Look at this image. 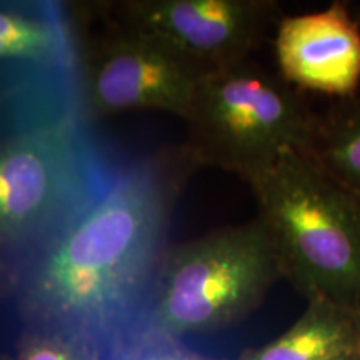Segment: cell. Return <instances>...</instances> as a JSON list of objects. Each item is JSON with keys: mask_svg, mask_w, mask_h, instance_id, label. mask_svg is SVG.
I'll use <instances>...</instances> for the list:
<instances>
[{"mask_svg": "<svg viewBox=\"0 0 360 360\" xmlns=\"http://www.w3.org/2000/svg\"><path fill=\"white\" fill-rule=\"evenodd\" d=\"M79 67L89 109L98 114L162 110L184 120L200 79L155 40L109 17L105 32L79 44Z\"/></svg>", "mask_w": 360, "mask_h": 360, "instance_id": "7", "label": "cell"}, {"mask_svg": "<svg viewBox=\"0 0 360 360\" xmlns=\"http://www.w3.org/2000/svg\"><path fill=\"white\" fill-rule=\"evenodd\" d=\"M317 112L281 74L250 60L199 79L184 146L193 167L254 182L287 152H307Z\"/></svg>", "mask_w": 360, "mask_h": 360, "instance_id": "4", "label": "cell"}, {"mask_svg": "<svg viewBox=\"0 0 360 360\" xmlns=\"http://www.w3.org/2000/svg\"><path fill=\"white\" fill-rule=\"evenodd\" d=\"M282 278L309 300L360 312V205L305 152L249 184Z\"/></svg>", "mask_w": 360, "mask_h": 360, "instance_id": "3", "label": "cell"}, {"mask_svg": "<svg viewBox=\"0 0 360 360\" xmlns=\"http://www.w3.org/2000/svg\"><path fill=\"white\" fill-rule=\"evenodd\" d=\"M77 37L65 8L53 4L0 7V39L70 40Z\"/></svg>", "mask_w": 360, "mask_h": 360, "instance_id": "11", "label": "cell"}, {"mask_svg": "<svg viewBox=\"0 0 360 360\" xmlns=\"http://www.w3.org/2000/svg\"><path fill=\"white\" fill-rule=\"evenodd\" d=\"M7 96H8V87L0 90V110H2V105H4V102H6Z\"/></svg>", "mask_w": 360, "mask_h": 360, "instance_id": "15", "label": "cell"}, {"mask_svg": "<svg viewBox=\"0 0 360 360\" xmlns=\"http://www.w3.org/2000/svg\"><path fill=\"white\" fill-rule=\"evenodd\" d=\"M305 154L360 205V90L315 115Z\"/></svg>", "mask_w": 360, "mask_h": 360, "instance_id": "10", "label": "cell"}, {"mask_svg": "<svg viewBox=\"0 0 360 360\" xmlns=\"http://www.w3.org/2000/svg\"><path fill=\"white\" fill-rule=\"evenodd\" d=\"M101 360H217L195 352L177 337L146 326L112 344Z\"/></svg>", "mask_w": 360, "mask_h": 360, "instance_id": "12", "label": "cell"}, {"mask_svg": "<svg viewBox=\"0 0 360 360\" xmlns=\"http://www.w3.org/2000/svg\"><path fill=\"white\" fill-rule=\"evenodd\" d=\"M17 289V270L8 264L0 262V299L15 292Z\"/></svg>", "mask_w": 360, "mask_h": 360, "instance_id": "14", "label": "cell"}, {"mask_svg": "<svg viewBox=\"0 0 360 360\" xmlns=\"http://www.w3.org/2000/svg\"><path fill=\"white\" fill-rule=\"evenodd\" d=\"M360 354V312L327 300H309L297 321L269 344L237 360H335Z\"/></svg>", "mask_w": 360, "mask_h": 360, "instance_id": "9", "label": "cell"}, {"mask_svg": "<svg viewBox=\"0 0 360 360\" xmlns=\"http://www.w3.org/2000/svg\"><path fill=\"white\" fill-rule=\"evenodd\" d=\"M117 24L155 40L200 77L250 60L283 17L277 0H122Z\"/></svg>", "mask_w": 360, "mask_h": 360, "instance_id": "6", "label": "cell"}, {"mask_svg": "<svg viewBox=\"0 0 360 360\" xmlns=\"http://www.w3.org/2000/svg\"><path fill=\"white\" fill-rule=\"evenodd\" d=\"M335 360H360V354L359 355H349V357H340Z\"/></svg>", "mask_w": 360, "mask_h": 360, "instance_id": "17", "label": "cell"}, {"mask_svg": "<svg viewBox=\"0 0 360 360\" xmlns=\"http://www.w3.org/2000/svg\"><path fill=\"white\" fill-rule=\"evenodd\" d=\"M278 74L297 90L337 98L360 90V24L352 4L283 15L274 39Z\"/></svg>", "mask_w": 360, "mask_h": 360, "instance_id": "8", "label": "cell"}, {"mask_svg": "<svg viewBox=\"0 0 360 360\" xmlns=\"http://www.w3.org/2000/svg\"><path fill=\"white\" fill-rule=\"evenodd\" d=\"M96 347L58 332L30 328L22 335L13 360H101Z\"/></svg>", "mask_w": 360, "mask_h": 360, "instance_id": "13", "label": "cell"}, {"mask_svg": "<svg viewBox=\"0 0 360 360\" xmlns=\"http://www.w3.org/2000/svg\"><path fill=\"white\" fill-rule=\"evenodd\" d=\"M120 167L90 127L79 62L39 65L20 85L19 120L0 134V262L17 270Z\"/></svg>", "mask_w": 360, "mask_h": 360, "instance_id": "2", "label": "cell"}, {"mask_svg": "<svg viewBox=\"0 0 360 360\" xmlns=\"http://www.w3.org/2000/svg\"><path fill=\"white\" fill-rule=\"evenodd\" d=\"M282 274L255 217L169 247L148 326L177 337L217 332L257 310Z\"/></svg>", "mask_w": 360, "mask_h": 360, "instance_id": "5", "label": "cell"}, {"mask_svg": "<svg viewBox=\"0 0 360 360\" xmlns=\"http://www.w3.org/2000/svg\"><path fill=\"white\" fill-rule=\"evenodd\" d=\"M0 360H13V357H8L6 354H0Z\"/></svg>", "mask_w": 360, "mask_h": 360, "instance_id": "18", "label": "cell"}, {"mask_svg": "<svg viewBox=\"0 0 360 360\" xmlns=\"http://www.w3.org/2000/svg\"><path fill=\"white\" fill-rule=\"evenodd\" d=\"M193 169L184 148L122 165L82 214L17 267L27 327L103 354L148 326L170 217Z\"/></svg>", "mask_w": 360, "mask_h": 360, "instance_id": "1", "label": "cell"}, {"mask_svg": "<svg viewBox=\"0 0 360 360\" xmlns=\"http://www.w3.org/2000/svg\"><path fill=\"white\" fill-rule=\"evenodd\" d=\"M350 4H352V11H354L355 17H357V20L360 24V4L359 2H350Z\"/></svg>", "mask_w": 360, "mask_h": 360, "instance_id": "16", "label": "cell"}]
</instances>
